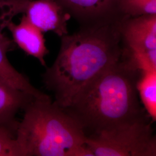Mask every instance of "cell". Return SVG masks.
I'll return each instance as SVG.
<instances>
[{
  "label": "cell",
  "mask_w": 156,
  "mask_h": 156,
  "mask_svg": "<svg viewBox=\"0 0 156 156\" xmlns=\"http://www.w3.org/2000/svg\"><path fill=\"white\" fill-rule=\"evenodd\" d=\"M83 28L61 37L58 54L42 76L45 87L62 108L85 86L118 62L122 53L120 24Z\"/></svg>",
  "instance_id": "cell-1"
},
{
  "label": "cell",
  "mask_w": 156,
  "mask_h": 156,
  "mask_svg": "<svg viewBox=\"0 0 156 156\" xmlns=\"http://www.w3.org/2000/svg\"><path fill=\"white\" fill-rule=\"evenodd\" d=\"M140 71L122 53L118 62L85 86L63 109L86 138L147 115L136 89Z\"/></svg>",
  "instance_id": "cell-2"
},
{
  "label": "cell",
  "mask_w": 156,
  "mask_h": 156,
  "mask_svg": "<svg viewBox=\"0 0 156 156\" xmlns=\"http://www.w3.org/2000/svg\"><path fill=\"white\" fill-rule=\"evenodd\" d=\"M23 111L16 133V156H93L82 129L49 95L34 98Z\"/></svg>",
  "instance_id": "cell-3"
},
{
  "label": "cell",
  "mask_w": 156,
  "mask_h": 156,
  "mask_svg": "<svg viewBox=\"0 0 156 156\" xmlns=\"http://www.w3.org/2000/svg\"><path fill=\"white\" fill-rule=\"evenodd\" d=\"M146 115L86 138L93 156H156V138Z\"/></svg>",
  "instance_id": "cell-4"
},
{
  "label": "cell",
  "mask_w": 156,
  "mask_h": 156,
  "mask_svg": "<svg viewBox=\"0 0 156 156\" xmlns=\"http://www.w3.org/2000/svg\"><path fill=\"white\" fill-rule=\"evenodd\" d=\"M80 24V27H101L121 22L125 16L119 0H55Z\"/></svg>",
  "instance_id": "cell-5"
},
{
  "label": "cell",
  "mask_w": 156,
  "mask_h": 156,
  "mask_svg": "<svg viewBox=\"0 0 156 156\" xmlns=\"http://www.w3.org/2000/svg\"><path fill=\"white\" fill-rule=\"evenodd\" d=\"M119 30L123 48L146 53L156 51V14L127 16Z\"/></svg>",
  "instance_id": "cell-6"
},
{
  "label": "cell",
  "mask_w": 156,
  "mask_h": 156,
  "mask_svg": "<svg viewBox=\"0 0 156 156\" xmlns=\"http://www.w3.org/2000/svg\"><path fill=\"white\" fill-rule=\"evenodd\" d=\"M41 31H53L60 38L68 34L67 22L71 17L55 0H29L23 13Z\"/></svg>",
  "instance_id": "cell-7"
},
{
  "label": "cell",
  "mask_w": 156,
  "mask_h": 156,
  "mask_svg": "<svg viewBox=\"0 0 156 156\" xmlns=\"http://www.w3.org/2000/svg\"><path fill=\"white\" fill-rule=\"evenodd\" d=\"M0 28L2 30L7 28L11 34L15 44L28 56L37 58L42 66L46 67L45 57L49 51L45 44L43 32L34 26L24 15L18 24L11 19L2 20Z\"/></svg>",
  "instance_id": "cell-8"
},
{
  "label": "cell",
  "mask_w": 156,
  "mask_h": 156,
  "mask_svg": "<svg viewBox=\"0 0 156 156\" xmlns=\"http://www.w3.org/2000/svg\"><path fill=\"white\" fill-rule=\"evenodd\" d=\"M34 98L32 95L0 80V125L17 127V114Z\"/></svg>",
  "instance_id": "cell-9"
},
{
  "label": "cell",
  "mask_w": 156,
  "mask_h": 156,
  "mask_svg": "<svg viewBox=\"0 0 156 156\" xmlns=\"http://www.w3.org/2000/svg\"><path fill=\"white\" fill-rule=\"evenodd\" d=\"M9 51L0 44V80L32 95L34 98L46 97L48 95L35 87L28 78L12 65L7 57V53Z\"/></svg>",
  "instance_id": "cell-10"
},
{
  "label": "cell",
  "mask_w": 156,
  "mask_h": 156,
  "mask_svg": "<svg viewBox=\"0 0 156 156\" xmlns=\"http://www.w3.org/2000/svg\"><path fill=\"white\" fill-rule=\"evenodd\" d=\"M140 101L153 122L156 121V70L141 71L136 83Z\"/></svg>",
  "instance_id": "cell-11"
},
{
  "label": "cell",
  "mask_w": 156,
  "mask_h": 156,
  "mask_svg": "<svg viewBox=\"0 0 156 156\" xmlns=\"http://www.w3.org/2000/svg\"><path fill=\"white\" fill-rule=\"evenodd\" d=\"M119 7L122 14L128 16L156 14V0H119Z\"/></svg>",
  "instance_id": "cell-12"
},
{
  "label": "cell",
  "mask_w": 156,
  "mask_h": 156,
  "mask_svg": "<svg viewBox=\"0 0 156 156\" xmlns=\"http://www.w3.org/2000/svg\"><path fill=\"white\" fill-rule=\"evenodd\" d=\"M17 128L9 125H0V156H16Z\"/></svg>",
  "instance_id": "cell-13"
},
{
  "label": "cell",
  "mask_w": 156,
  "mask_h": 156,
  "mask_svg": "<svg viewBox=\"0 0 156 156\" xmlns=\"http://www.w3.org/2000/svg\"><path fill=\"white\" fill-rule=\"evenodd\" d=\"M0 44L4 45L9 51L13 50L14 48V43L12 40L9 39L6 35L2 33L0 28Z\"/></svg>",
  "instance_id": "cell-14"
}]
</instances>
